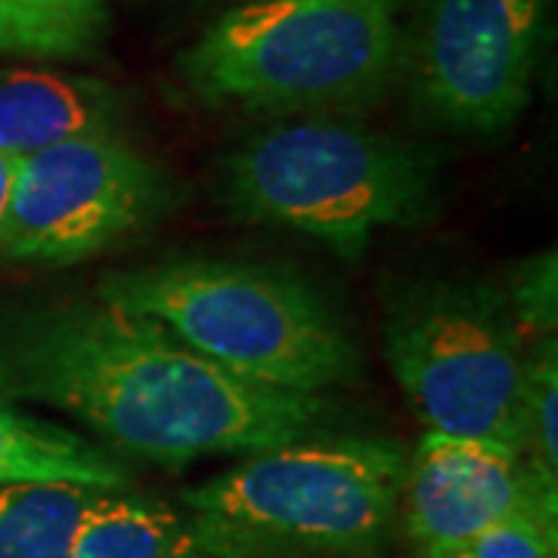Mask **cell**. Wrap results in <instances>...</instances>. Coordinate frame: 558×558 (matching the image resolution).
<instances>
[{
	"label": "cell",
	"instance_id": "cell-17",
	"mask_svg": "<svg viewBox=\"0 0 558 558\" xmlns=\"http://www.w3.org/2000/svg\"><path fill=\"white\" fill-rule=\"evenodd\" d=\"M502 299L524 341L556 339L558 326V258L556 248L521 260Z\"/></svg>",
	"mask_w": 558,
	"mask_h": 558
},
{
	"label": "cell",
	"instance_id": "cell-18",
	"mask_svg": "<svg viewBox=\"0 0 558 558\" xmlns=\"http://www.w3.org/2000/svg\"><path fill=\"white\" fill-rule=\"evenodd\" d=\"M13 174H16V161L0 153V223H3V215H7V202H10Z\"/></svg>",
	"mask_w": 558,
	"mask_h": 558
},
{
	"label": "cell",
	"instance_id": "cell-6",
	"mask_svg": "<svg viewBox=\"0 0 558 558\" xmlns=\"http://www.w3.org/2000/svg\"><path fill=\"white\" fill-rule=\"evenodd\" d=\"M527 341L499 289L428 282L385 323V357L428 432L478 438L524 457Z\"/></svg>",
	"mask_w": 558,
	"mask_h": 558
},
{
	"label": "cell",
	"instance_id": "cell-5",
	"mask_svg": "<svg viewBox=\"0 0 558 558\" xmlns=\"http://www.w3.org/2000/svg\"><path fill=\"white\" fill-rule=\"evenodd\" d=\"M220 202L233 218L295 230L354 260L381 230L432 218L438 161L357 121H279L223 159Z\"/></svg>",
	"mask_w": 558,
	"mask_h": 558
},
{
	"label": "cell",
	"instance_id": "cell-14",
	"mask_svg": "<svg viewBox=\"0 0 558 558\" xmlns=\"http://www.w3.org/2000/svg\"><path fill=\"white\" fill-rule=\"evenodd\" d=\"M100 494L78 484L0 487V558H65Z\"/></svg>",
	"mask_w": 558,
	"mask_h": 558
},
{
	"label": "cell",
	"instance_id": "cell-13",
	"mask_svg": "<svg viewBox=\"0 0 558 558\" xmlns=\"http://www.w3.org/2000/svg\"><path fill=\"white\" fill-rule=\"evenodd\" d=\"M106 0H0V57L81 62L109 38Z\"/></svg>",
	"mask_w": 558,
	"mask_h": 558
},
{
	"label": "cell",
	"instance_id": "cell-10",
	"mask_svg": "<svg viewBox=\"0 0 558 558\" xmlns=\"http://www.w3.org/2000/svg\"><path fill=\"white\" fill-rule=\"evenodd\" d=\"M131 106L109 81L75 72H0V153L13 161L84 137H124Z\"/></svg>",
	"mask_w": 558,
	"mask_h": 558
},
{
	"label": "cell",
	"instance_id": "cell-4",
	"mask_svg": "<svg viewBox=\"0 0 558 558\" xmlns=\"http://www.w3.org/2000/svg\"><path fill=\"white\" fill-rule=\"evenodd\" d=\"M97 299L171 329L245 381L323 395L357 379V341L307 279L227 258H171L112 274Z\"/></svg>",
	"mask_w": 558,
	"mask_h": 558
},
{
	"label": "cell",
	"instance_id": "cell-11",
	"mask_svg": "<svg viewBox=\"0 0 558 558\" xmlns=\"http://www.w3.org/2000/svg\"><path fill=\"white\" fill-rule=\"evenodd\" d=\"M7 484H78L128 490L131 475L106 447L78 432L32 416L0 395V487Z\"/></svg>",
	"mask_w": 558,
	"mask_h": 558
},
{
	"label": "cell",
	"instance_id": "cell-7",
	"mask_svg": "<svg viewBox=\"0 0 558 558\" xmlns=\"http://www.w3.org/2000/svg\"><path fill=\"white\" fill-rule=\"evenodd\" d=\"M174 178L128 137H84L16 161L0 258L72 267L134 240L174 205Z\"/></svg>",
	"mask_w": 558,
	"mask_h": 558
},
{
	"label": "cell",
	"instance_id": "cell-1",
	"mask_svg": "<svg viewBox=\"0 0 558 558\" xmlns=\"http://www.w3.org/2000/svg\"><path fill=\"white\" fill-rule=\"evenodd\" d=\"M0 395L53 407L106 444L165 469L252 457L329 435L344 418L326 395L240 379L156 319L100 299L0 317Z\"/></svg>",
	"mask_w": 558,
	"mask_h": 558
},
{
	"label": "cell",
	"instance_id": "cell-3",
	"mask_svg": "<svg viewBox=\"0 0 558 558\" xmlns=\"http://www.w3.org/2000/svg\"><path fill=\"white\" fill-rule=\"evenodd\" d=\"M407 0H245L174 62L205 106L274 119L369 109L403 72Z\"/></svg>",
	"mask_w": 558,
	"mask_h": 558
},
{
	"label": "cell",
	"instance_id": "cell-16",
	"mask_svg": "<svg viewBox=\"0 0 558 558\" xmlns=\"http://www.w3.org/2000/svg\"><path fill=\"white\" fill-rule=\"evenodd\" d=\"M416 558H558V512H519L453 546L422 549Z\"/></svg>",
	"mask_w": 558,
	"mask_h": 558
},
{
	"label": "cell",
	"instance_id": "cell-12",
	"mask_svg": "<svg viewBox=\"0 0 558 558\" xmlns=\"http://www.w3.org/2000/svg\"><path fill=\"white\" fill-rule=\"evenodd\" d=\"M65 558H208L186 515L161 499L102 490L78 524Z\"/></svg>",
	"mask_w": 558,
	"mask_h": 558
},
{
	"label": "cell",
	"instance_id": "cell-15",
	"mask_svg": "<svg viewBox=\"0 0 558 558\" xmlns=\"http://www.w3.org/2000/svg\"><path fill=\"white\" fill-rule=\"evenodd\" d=\"M524 459L546 481L558 484V344L534 341L527 351L524 385Z\"/></svg>",
	"mask_w": 558,
	"mask_h": 558
},
{
	"label": "cell",
	"instance_id": "cell-9",
	"mask_svg": "<svg viewBox=\"0 0 558 558\" xmlns=\"http://www.w3.org/2000/svg\"><path fill=\"white\" fill-rule=\"evenodd\" d=\"M400 509L422 553L475 537L519 512H558V484L502 444L425 432L407 462Z\"/></svg>",
	"mask_w": 558,
	"mask_h": 558
},
{
	"label": "cell",
	"instance_id": "cell-2",
	"mask_svg": "<svg viewBox=\"0 0 558 558\" xmlns=\"http://www.w3.org/2000/svg\"><path fill=\"white\" fill-rule=\"evenodd\" d=\"M410 450L379 435H314L183 490L208 558H369L400 512Z\"/></svg>",
	"mask_w": 558,
	"mask_h": 558
},
{
	"label": "cell",
	"instance_id": "cell-8",
	"mask_svg": "<svg viewBox=\"0 0 558 558\" xmlns=\"http://www.w3.org/2000/svg\"><path fill=\"white\" fill-rule=\"evenodd\" d=\"M546 38L549 0H416L400 78L440 128L494 137L527 109Z\"/></svg>",
	"mask_w": 558,
	"mask_h": 558
}]
</instances>
